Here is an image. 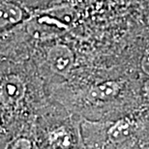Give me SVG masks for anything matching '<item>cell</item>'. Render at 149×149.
<instances>
[{
    "label": "cell",
    "instance_id": "4",
    "mask_svg": "<svg viewBox=\"0 0 149 149\" xmlns=\"http://www.w3.org/2000/svg\"><path fill=\"white\" fill-rule=\"evenodd\" d=\"M23 17L22 10L12 2H2L0 6V25L1 29L17 24Z\"/></svg>",
    "mask_w": 149,
    "mask_h": 149
},
{
    "label": "cell",
    "instance_id": "7",
    "mask_svg": "<svg viewBox=\"0 0 149 149\" xmlns=\"http://www.w3.org/2000/svg\"><path fill=\"white\" fill-rule=\"evenodd\" d=\"M6 149H33V143L29 139L19 136L14 139Z\"/></svg>",
    "mask_w": 149,
    "mask_h": 149
},
{
    "label": "cell",
    "instance_id": "5",
    "mask_svg": "<svg viewBox=\"0 0 149 149\" xmlns=\"http://www.w3.org/2000/svg\"><path fill=\"white\" fill-rule=\"evenodd\" d=\"M49 141L54 149H71L73 146L72 135L65 127H58L50 131Z\"/></svg>",
    "mask_w": 149,
    "mask_h": 149
},
{
    "label": "cell",
    "instance_id": "1",
    "mask_svg": "<svg viewBox=\"0 0 149 149\" xmlns=\"http://www.w3.org/2000/svg\"><path fill=\"white\" fill-rule=\"evenodd\" d=\"M47 62L52 72L66 77L74 68V54L66 45L56 44L47 52Z\"/></svg>",
    "mask_w": 149,
    "mask_h": 149
},
{
    "label": "cell",
    "instance_id": "2",
    "mask_svg": "<svg viewBox=\"0 0 149 149\" xmlns=\"http://www.w3.org/2000/svg\"><path fill=\"white\" fill-rule=\"evenodd\" d=\"M26 92L24 82L19 77L11 74L5 77L1 82L2 106L12 107L23 99Z\"/></svg>",
    "mask_w": 149,
    "mask_h": 149
},
{
    "label": "cell",
    "instance_id": "9",
    "mask_svg": "<svg viewBox=\"0 0 149 149\" xmlns=\"http://www.w3.org/2000/svg\"><path fill=\"white\" fill-rule=\"evenodd\" d=\"M143 94H144V97L146 98L147 100H149V77L144 81V84H143Z\"/></svg>",
    "mask_w": 149,
    "mask_h": 149
},
{
    "label": "cell",
    "instance_id": "6",
    "mask_svg": "<svg viewBox=\"0 0 149 149\" xmlns=\"http://www.w3.org/2000/svg\"><path fill=\"white\" fill-rule=\"evenodd\" d=\"M131 125L129 122L127 121H118L117 123L112 125V127L109 131V135L111 136V139H120L124 136H126L129 134Z\"/></svg>",
    "mask_w": 149,
    "mask_h": 149
},
{
    "label": "cell",
    "instance_id": "3",
    "mask_svg": "<svg viewBox=\"0 0 149 149\" xmlns=\"http://www.w3.org/2000/svg\"><path fill=\"white\" fill-rule=\"evenodd\" d=\"M121 88L122 84L118 80H106L91 86L86 93V97L94 103L109 102L118 96Z\"/></svg>",
    "mask_w": 149,
    "mask_h": 149
},
{
    "label": "cell",
    "instance_id": "8",
    "mask_svg": "<svg viewBox=\"0 0 149 149\" xmlns=\"http://www.w3.org/2000/svg\"><path fill=\"white\" fill-rule=\"evenodd\" d=\"M141 68L142 72L149 77V53H146L142 56L141 60Z\"/></svg>",
    "mask_w": 149,
    "mask_h": 149
}]
</instances>
